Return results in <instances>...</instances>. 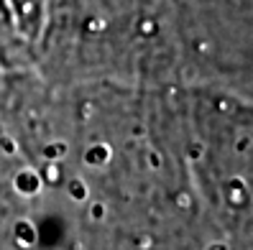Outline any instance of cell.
<instances>
[{
  "label": "cell",
  "instance_id": "1",
  "mask_svg": "<svg viewBox=\"0 0 253 250\" xmlns=\"http://www.w3.org/2000/svg\"><path fill=\"white\" fill-rule=\"evenodd\" d=\"M197 28L202 62L253 100V0H197Z\"/></svg>",
  "mask_w": 253,
  "mask_h": 250
}]
</instances>
